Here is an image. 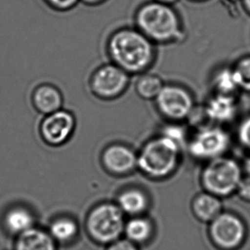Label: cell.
I'll return each instance as SVG.
<instances>
[{
    "label": "cell",
    "mask_w": 250,
    "mask_h": 250,
    "mask_svg": "<svg viewBox=\"0 0 250 250\" xmlns=\"http://www.w3.org/2000/svg\"><path fill=\"white\" fill-rule=\"evenodd\" d=\"M191 1H194V2H204V1H207V0H191Z\"/></svg>",
    "instance_id": "4dcf8cb0"
},
{
    "label": "cell",
    "mask_w": 250,
    "mask_h": 250,
    "mask_svg": "<svg viewBox=\"0 0 250 250\" xmlns=\"http://www.w3.org/2000/svg\"><path fill=\"white\" fill-rule=\"evenodd\" d=\"M52 237L61 242L73 239L77 234V226L70 219H57L51 226Z\"/></svg>",
    "instance_id": "44dd1931"
},
{
    "label": "cell",
    "mask_w": 250,
    "mask_h": 250,
    "mask_svg": "<svg viewBox=\"0 0 250 250\" xmlns=\"http://www.w3.org/2000/svg\"><path fill=\"white\" fill-rule=\"evenodd\" d=\"M182 153V143L161 133L147 140L137 153V169L150 180H166L177 172Z\"/></svg>",
    "instance_id": "7a4b0ae2"
},
{
    "label": "cell",
    "mask_w": 250,
    "mask_h": 250,
    "mask_svg": "<svg viewBox=\"0 0 250 250\" xmlns=\"http://www.w3.org/2000/svg\"><path fill=\"white\" fill-rule=\"evenodd\" d=\"M158 3H161V4H168V5H173L174 4L177 3L179 0H153Z\"/></svg>",
    "instance_id": "f1b7e54d"
},
{
    "label": "cell",
    "mask_w": 250,
    "mask_h": 250,
    "mask_svg": "<svg viewBox=\"0 0 250 250\" xmlns=\"http://www.w3.org/2000/svg\"><path fill=\"white\" fill-rule=\"evenodd\" d=\"M107 250H140L139 247L128 239H118L111 243Z\"/></svg>",
    "instance_id": "484cf974"
},
{
    "label": "cell",
    "mask_w": 250,
    "mask_h": 250,
    "mask_svg": "<svg viewBox=\"0 0 250 250\" xmlns=\"http://www.w3.org/2000/svg\"><path fill=\"white\" fill-rule=\"evenodd\" d=\"M232 70L240 91L250 93V55L238 59Z\"/></svg>",
    "instance_id": "7402d4cb"
},
{
    "label": "cell",
    "mask_w": 250,
    "mask_h": 250,
    "mask_svg": "<svg viewBox=\"0 0 250 250\" xmlns=\"http://www.w3.org/2000/svg\"><path fill=\"white\" fill-rule=\"evenodd\" d=\"M46 6L57 12H68L77 7L80 0H43Z\"/></svg>",
    "instance_id": "cb8c5ba5"
},
{
    "label": "cell",
    "mask_w": 250,
    "mask_h": 250,
    "mask_svg": "<svg viewBox=\"0 0 250 250\" xmlns=\"http://www.w3.org/2000/svg\"><path fill=\"white\" fill-rule=\"evenodd\" d=\"M82 4H85L87 6L90 7H95V6H100L101 4H104L107 2L108 0H80Z\"/></svg>",
    "instance_id": "83f0119b"
},
{
    "label": "cell",
    "mask_w": 250,
    "mask_h": 250,
    "mask_svg": "<svg viewBox=\"0 0 250 250\" xmlns=\"http://www.w3.org/2000/svg\"><path fill=\"white\" fill-rule=\"evenodd\" d=\"M103 163L111 173L128 175L137 169V153L129 146L115 144L104 151Z\"/></svg>",
    "instance_id": "8fae6325"
},
{
    "label": "cell",
    "mask_w": 250,
    "mask_h": 250,
    "mask_svg": "<svg viewBox=\"0 0 250 250\" xmlns=\"http://www.w3.org/2000/svg\"><path fill=\"white\" fill-rule=\"evenodd\" d=\"M125 213L116 204L104 203L90 212L87 228L90 236L101 243H114L125 231Z\"/></svg>",
    "instance_id": "ba28073f"
},
{
    "label": "cell",
    "mask_w": 250,
    "mask_h": 250,
    "mask_svg": "<svg viewBox=\"0 0 250 250\" xmlns=\"http://www.w3.org/2000/svg\"><path fill=\"white\" fill-rule=\"evenodd\" d=\"M119 208L130 217L145 215L149 210L151 198L149 194L141 188H129L122 192L118 198Z\"/></svg>",
    "instance_id": "2e32d148"
},
{
    "label": "cell",
    "mask_w": 250,
    "mask_h": 250,
    "mask_svg": "<svg viewBox=\"0 0 250 250\" xmlns=\"http://www.w3.org/2000/svg\"><path fill=\"white\" fill-rule=\"evenodd\" d=\"M126 239L137 246H143L151 243L156 234V226L148 216L140 215L130 217L125 222V231Z\"/></svg>",
    "instance_id": "9a60e30c"
},
{
    "label": "cell",
    "mask_w": 250,
    "mask_h": 250,
    "mask_svg": "<svg viewBox=\"0 0 250 250\" xmlns=\"http://www.w3.org/2000/svg\"><path fill=\"white\" fill-rule=\"evenodd\" d=\"M154 102L158 112L170 123L187 120L195 107L191 92L178 84H165Z\"/></svg>",
    "instance_id": "9c48e42d"
},
{
    "label": "cell",
    "mask_w": 250,
    "mask_h": 250,
    "mask_svg": "<svg viewBox=\"0 0 250 250\" xmlns=\"http://www.w3.org/2000/svg\"><path fill=\"white\" fill-rule=\"evenodd\" d=\"M17 250H56L52 236L41 229H31L20 234Z\"/></svg>",
    "instance_id": "e0dca14e"
},
{
    "label": "cell",
    "mask_w": 250,
    "mask_h": 250,
    "mask_svg": "<svg viewBox=\"0 0 250 250\" xmlns=\"http://www.w3.org/2000/svg\"><path fill=\"white\" fill-rule=\"evenodd\" d=\"M203 107L207 118L212 125L230 123L236 118L238 112L236 97L222 94H213Z\"/></svg>",
    "instance_id": "4fadbf2b"
},
{
    "label": "cell",
    "mask_w": 250,
    "mask_h": 250,
    "mask_svg": "<svg viewBox=\"0 0 250 250\" xmlns=\"http://www.w3.org/2000/svg\"><path fill=\"white\" fill-rule=\"evenodd\" d=\"M131 76L115 65L105 62L96 67L87 81L91 94L102 101H112L121 97L129 88Z\"/></svg>",
    "instance_id": "52a82bcc"
},
{
    "label": "cell",
    "mask_w": 250,
    "mask_h": 250,
    "mask_svg": "<svg viewBox=\"0 0 250 250\" xmlns=\"http://www.w3.org/2000/svg\"><path fill=\"white\" fill-rule=\"evenodd\" d=\"M242 3L247 13L250 16V0H242Z\"/></svg>",
    "instance_id": "f546056e"
},
{
    "label": "cell",
    "mask_w": 250,
    "mask_h": 250,
    "mask_svg": "<svg viewBox=\"0 0 250 250\" xmlns=\"http://www.w3.org/2000/svg\"><path fill=\"white\" fill-rule=\"evenodd\" d=\"M134 19L136 28L154 44L176 43L184 38L183 22L172 5L152 0L139 6Z\"/></svg>",
    "instance_id": "3957f363"
},
{
    "label": "cell",
    "mask_w": 250,
    "mask_h": 250,
    "mask_svg": "<svg viewBox=\"0 0 250 250\" xmlns=\"http://www.w3.org/2000/svg\"><path fill=\"white\" fill-rule=\"evenodd\" d=\"M236 195L243 202L250 203V176H243L236 189Z\"/></svg>",
    "instance_id": "d4e9b609"
},
{
    "label": "cell",
    "mask_w": 250,
    "mask_h": 250,
    "mask_svg": "<svg viewBox=\"0 0 250 250\" xmlns=\"http://www.w3.org/2000/svg\"><path fill=\"white\" fill-rule=\"evenodd\" d=\"M30 101L33 107L45 116L62 109L64 98L61 89L55 84L42 83L34 87Z\"/></svg>",
    "instance_id": "7c38bea8"
},
{
    "label": "cell",
    "mask_w": 250,
    "mask_h": 250,
    "mask_svg": "<svg viewBox=\"0 0 250 250\" xmlns=\"http://www.w3.org/2000/svg\"><path fill=\"white\" fill-rule=\"evenodd\" d=\"M104 47L109 61L129 76L146 72L156 58L155 44L136 27L115 29L106 39Z\"/></svg>",
    "instance_id": "6da1fadb"
},
{
    "label": "cell",
    "mask_w": 250,
    "mask_h": 250,
    "mask_svg": "<svg viewBox=\"0 0 250 250\" xmlns=\"http://www.w3.org/2000/svg\"><path fill=\"white\" fill-rule=\"evenodd\" d=\"M33 224L31 213L23 208L12 209L5 216V226L12 233L21 234L33 228Z\"/></svg>",
    "instance_id": "ffe728a7"
},
{
    "label": "cell",
    "mask_w": 250,
    "mask_h": 250,
    "mask_svg": "<svg viewBox=\"0 0 250 250\" xmlns=\"http://www.w3.org/2000/svg\"><path fill=\"white\" fill-rule=\"evenodd\" d=\"M138 76L135 84L136 94L144 101H154L165 86L163 80L147 71Z\"/></svg>",
    "instance_id": "d6986e66"
},
{
    "label": "cell",
    "mask_w": 250,
    "mask_h": 250,
    "mask_svg": "<svg viewBox=\"0 0 250 250\" xmlns=\"http://www.w3.org/2000/svg\"><path fill=\"white\" fill-rule=\"evenodd\" d=\"M242 167H243L244 175L250 176V150L248 151V154H247V156L245 157V159L242 163Z\"/></svg>",
    "instance_id": "4316f807"
},
{
    "label": "cell",
    "mask_w": 250,
    "mask_h": 250,
    "mask_svg": "<svg viewBox=\"0 0 250 250\" xmlns=\"http://www.w3.org/2000/svg\"><path fill=\"white\" fill-rule=\"evenodd\" d=\"M76 118L71 111L60 109L45 115L41 123V134L45 143L58 146L65 143L76 128Z\"/></svg>",
    "instance_id": "30bf717a"
},
{
    "label": "cell",
    "mask_w": 250,
    "mask_h": 250,
    "mask_svg": "<svg viewBox=\"0 0 250 250\" xmlns=\"http://www.w3.org/2000/svg\"><path fill=\"white\" fill-rule=\"evenodd\" d=\"M214 94L235 96L240 91L234 76L232 67H221L217 69L211 80Z\"/></svg>",
    "instance_id": "ac0fdd59"
},
{
    "label": "cell",
    "mask_w": 250,
    "mask_h": 250,
    "mask_svg": "<svg viewBox=\"0 0 250 250\" xmlns=\"http://www.w3.org/2000/svg\"><path fill=\"white\" fill-rule=\"evenodd\" d=\"M237 140L241 146L247 151L250 150V114L247 115L242 121L240 122L237 131Z\"/></svg>",
    "instance_id": "603a6c76"
},
{
    "label": "cell",
    "mask_w": 250,
    "mask_h": 250,
    "mask_svg": "<svg viewBox=\"0 0 250 250\" xmlns=\"http://www.w3.org/2000/svg\"><path fill=\"white\" fill-rule=\"evenodd\" d=\"M249 229L245 220L232 211L224 210L208 224V236L218 250H239L246 243Z\"/></svg>",
    "instance_id": "5b68a950"
},
{
    "label": "cell",
    "mask_w": 250,
    "mask_h": 250,
    "mask_svg": "<svg viewBox=\"0 0 250 250\" xmlns=\"http://www.w3.org/2000/svg\"><path fill=\"white\" fill-rule=\"evenodd\" d=\"M192 214L200 222L209 224L225 210L222 199L202 190L192 198L190 202Z\"/></svg>",
    "instance_id": "5bb4252c"
},
{
    "label": "cell",
    "mask_w": 250,
    "mask_h": 250,
    "mask_svg": "<svg viewBox=\"0 0 250 250\" xmlns=\"http://www.w3.org/2000/svg\"><path fill=\"white\" fill-rule=\"evenodd\" d=\"M244 176L242 163L228 155L207 161L200 173L202 190L228 198L236 195V189Z\"/></svg>",
    "instance_id": "277c9868"
},
{
    "label": "cell",
    "mask_w": 250,
    "mask_h": 250,
    "mask_svg": "<svg viewBox=\"0 0 250 250\" xmlns=\"http://www.w3.org/2000/svg\"><path fill=\"white\" fill-rule=\"evenodd\" d=\"M231 144L229 133L220 125H207L197 129L186 143L188 153L204 163L226 155Z\"/></svg>",
    "instance_id": "8992f818"
}]
</instances>
